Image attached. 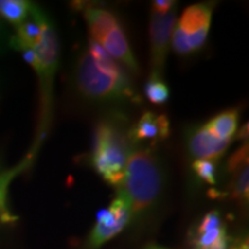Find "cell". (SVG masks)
<instances>
[{
	"label": "cell",
	"instance_id": "5bb4252c",
	"mask_svg": "<svg viewBox=\"0 0 249 249\" xmlns=\"http://www.w3.org/2000/svg\"><path fill=\"white\" fill-rule=\"evenodd\" d=\"M209 30H202L194 35H185L174 26L172 38H171V46L173 51L179 55H191L195 52H198L207 43Z\"/></svg>",
	"mask_w": 249,
	"mask_h": 249
},
{
	"label": "cell",
	"instance_id": "30bf717a",
	"mask_svg": "<svg viewBox=\"0 0 249 249\" xmlns=\"http://www.w3.org/2000/svg\"><path fill=\"white\" fill-rule=\"evenodd\" d=\"M170 133L169 118L165 114L156 116L152 112L147 111L128 130V138L133 145L142 141L157 143L169 138Z\"/></svg>",
	"mask_w": 249,
	"mask_h": 249
},
{
	"label": "cell",
	"instance_id": "ba28073f",
	"mask_svg": "<svg viewBox=\"0 0 249 249\" xmlns=\"http://www.w3.org/2000/svg\"><path fill=\"white\" fill-rule=\"evenodd\" d=\"M186 143L189 154L194 160L217 161L225 155L231 142L222 141L211 134L204 124L189 128L186 134Z\"/></svg>",
	"mask_w": 249,
	"mask_h": 249
},
{
	"label": "cell",
	"instance_id": "2e32d148",
	"mask_svg": "<svg viewBox=\"0 0 249 249\" xmlns=\"http://www.w3.org/2000/svg\"><path fill=\"white\" fill-rule=\"evenodd\" d=\"M230 193L232 198L241 207H246L249 201V171L248 165L232 174L230 183Z\"/></svg>",
	"mask_w": 249,
	"mask_h": 249
},
{
	"label": "cell",
	"instance_id": "cb8c5ba5",
	"mask_svg": "<svg viewBox=\"0 0 249 249\" xmlns=\"http://www.w3.org/2000/svg\"><path fill=\"white\" fill-rule=\"evenodd\" d=\"M147 249H163V248L157 247V246H150V247H148Z\"/></svg>",
	"mask_w": 249,
	"mask_h": 249
},
{
	"label": "cell",
	"instance_id": "4fadbf2b",
	"mask_svg": "<svg viewBox=\"0 0 249 249\" xmlns=\"http://www.w3.org/2000/svg\"><path fill=\"white\" fill-rule=\"evenodd\" d=\"M239 112L235 108L224 111L204 124L207 129L222 141L232 142L238 129Z\"/></svg>",
	"mask_w": 249,
	"mask_h": 249
},
{
	"label": "cell",
	"instance_id": "3957f363",
	"mask_svg": "<svg viewBox=\"0 0 249 249\" xmlns=\"http://www.w3.org/2000/svg\"><path fill=\"white\" fill-rule=\"evenodd\" d=\"M133 144L124 126L116 120H104L93 134L90 164L108 185L118 189L124 179V167Z\"/></svg>",
	"mask_w": 249,
	"mask_h": 249
},
{
	"label": "cell",
	"instance_id": "ffe728a7",
	"mask_svg": "<svg viewBox=\"0 0 249 249\" xmlns=\"http://www.w3.org/2000/svg\"><path fill=\"white\" fill-rule=\"evenodd\" d=\"M178 7V2L173 0H155L151 5V13L157 15H165L172 9Z\"/></svg>",
	"mask_w": 249,
	"mask_h": 249
},
{
	"label": "cell",
	"instance_id": "9a60e30c",
	"mask_svg": "<svg viewBox=\"0 0 249 249\" xmlns=\"http://www.w3.org/2000/svg\"><path fill=\"white\" fill-rule=\"evenodd\" d=\"M31 5L26 0H0V18L17 28L29 17Z\"/></svg>",
	"mask_w": 249,
	"mask_h": 249
},
{
	"label": "cell",
	"instance_id": "6da1fadb",
	"mask_svg": "<svg viewBox=\"0 0 249 249\" xmlns=\"http://www.w3.org/2000/svg\"><path fill=\"white\" fill-rule=\"evenodd\" d=\"M74 81L80 95L89 101L107 104L140 101L124 68L91 39L77 58Z\"/></svg>",
	"mask_w": 249,
	"mask_h": 249
},
{
	"label": "cell",
	"instance_id": "7c38bea8",
	"mask_svg": "<svg viewBox=\"0 0 249 249\" xmlns=\"http://www.w3.org/2000/svg\"><path fill=\"white\" fill-rule=\"evenodd\" d=\"M213 8L214 5L211 2L189 6L180 15L176 28L185 35H194L202 30L210 29Z\"/></svg>",
	"mask_w": 249,
	"mask_h": 249
},
{
	"label": "cell",
	"instance_id": "7a4b0ae2",
	"mask_svg": "<svg viewBox=\"0 0 249 249\" xmlns=\"http://www.w3.org/2000/svg\"><path fill=\"white\" fill-rule=\"evenodd\" d=\"M167 181L160 157L150 148L133 145L124 167V179L118 188L130 207V224L141 222L157 207Z\"/></svg>",
	"mask_w": 249,
	"mask_h": 249
},
{
	"label": "cell",
	"instance_id": "9c48e42d",
	"mask_svg": "<svg viewBox=\"0 0 249 249\" xmlns=\"http://www.w3.org/2000/svg\"><path fill=\"white\" fill-rule=\"evenodd\" d=\"M195 249H229V238L222 216L213 210L200 220L193 234Z\"/></svg>",
	"mask_w": 249,
	"mask_h": 249
},
{
	"label": "cell",
	"instance_id": "603a6c76",
	"mask_svg": "<svg viewBox=\"0 0 249 249\" xmlns=\"http://www.w3.org/2000/svg\"><path fill=\"white\" fill-rule=\"evenodd\" d=\"M4 44H5V30H4V26H2L1 21H0V51L4 49Z\"/></svg>",
	"mask_w": 249,
	"mask_h": 249
},
{
	"label": "cell",
	"instance_id": "277c9868",
	"mask_svg": "<svg viewBox=\"0 0 249 249\" xmlns=\"http://www.w3.org/2000/svg\"><path fill=\"white\" fill-rule=\"evenodd\" d=\"M73 6L82 11L90 33V39L101 45L121 67H126L132 73H139V62L134 57L126 34L116 15L95 5L76 2Z\"/></svg>",
	"mask_w": 249,
	"mask_h": 249
},
{
	"label": "cell",
	"instance_id": "44dd1931",
	"mask_svg": "<svg viewBox=\"0 0 249 249\" xmlns=\"http://www.w3.org/2000/svg\"><path fill=\"white\" fill-rule=\"evenodd\" d=\"M236 139L240 140V141L245 142V140L247 141L248 139V123H246L244 126L241 127V129L239 130V132H236Z\"/></svg>",
	"mask_w": 249,
	"mask_h": 249
},
{
	"label": "cell",
	"instance_id": "7402d4cb",
	"mask_svg": "<svg viewBox=\"0 0 249 249\" xmlns=\"http://www.w3.org/2000/svg\"><path fill=\"white\" fill-rule=\"evenodd\" d=\"M230 249H248L247 238H246V239L241 238V239H239V240H236Z\"/></svg>",
	"mask_w": 249,
	"mask_h": 249
},
{
	"label": "cell",
	"instance_id": "ac0fdd59",
	"mask_svg": "<svg viewBox=\"0 0 249 249\" xmlns=\"http://www.w3.org/2000/svg\"><path fill=\"white\" fill-rule=\"evenodd\" d=\"M216 167L217 161L208 160H195L192 164V170L197 177L198 180L209 185H214L216 179Z\"/></svg>",
	"mask_w": 249,
	"mask_h": 249
},
{
	"label": "cell",
	"instance_id": "8fae6325",
	"mask_svg": "<svg viewBox=\"0 0 249 249\" xmlns=\"http://www.w3.org/2000/svg\"><path fill=\"white\" fill-rule=\"evenodd\" d=\"M37 154H38V150L35 148H31V150L28 152L26 157L15 166L5 167L0 164V226L12 225L18 220L17 214H14L9 210L7 201L8 188L13 179L33 165Z\"/></svg>",
	"mask_w": 249,
	"mask_h": 249
},
{
	"label": "cell",
	"instance_id": "5b68a950",
	"mask_svg": "<svg viewBox=\"0 0 249 249\" xmlns=\"http://www.w3.org/2000/svg\"><path fill=\"white\" fill-rule=\"evenodd\" d=\"M34 51L38 58V67L35 71L40 88V119L36 140L33 145L39 148L48 134L53 110V83L59 66V39L57 30L46 15L43 23L42 38Z\"/></svg>",
	"mask_w": 249,
	"mask_h": 249
},
{
	"label": "cell",
	"instance_id": "52a82bcc",
	"mask_svg": "<svg viewBox=\"0 0 249 249\" xmlns=\"http://www.w3.org/2000/svg\"><path fill=\"white\" fill-rule=\"evenodd\" d=\"M176 7L165 15L152 14L149 23L150 38V75L163 77L165 62L169 54L171 38L177 20Z\"/></svg>",
	"mask_w": 249,
	"mask_h": 249
},
{
	"label": "cell",
	"instance_id": "e0dca14e",
	"mask_svg": "<svg viewBox=\"0 0 249 249\" xmlns=\"http://www.w3.org/2000/svg\"><path fill=\"white\" fill-rule=\"evenodd\" d=\"M145 97L155 105H163L169 101L170 89L163 81V77L149 75L144 87Z\"/></svg>",
	"mask_w": 249,
	"mask_h": 249
},
{
	"label": "cell",
	"instance_id": "8992f818",
	"mask_svg": "<svg viewBox=\"0 0 249 249\" xmlns=\"http://www.w3.org/2000/svg\"><path fill=\"white\" fill-rule=\"evenodd\" d=\"M130 224V207L127 197L117 191V196L107 209L97 213L96 224L89 233L88 247L97 249L117 236Z\"/></svg>",
	"mask_w": 249,
	"mask_h": 249
},
{
	"label": "cell",
	"instance_id": "d6986e66",
	"mask_svg": "<svg viewBox=\"0 0 249 249\" xmlns=\"http://www.w3.org/2000/svg\"><path fill=\"white\" fill-rule=\"evenodd\" d=\"M248 143L244 142L240 148L233 154L231 157L229 158L226 163V172L227 174L235 173L242 167L247 166L248 165Z\"/></svg>",
	"mask_w": 249,
	"mask_h": 249
}]
</instances>
